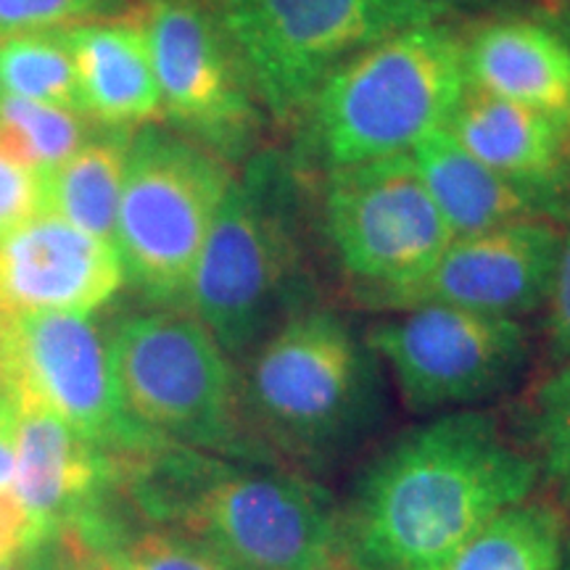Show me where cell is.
Here are the masks:
<instances>
[{"label":"cell","mask_w":570,"mask_h":570,"mask_svg":"<svg viewBox=\"0 0 570 570\" xmlns=\"http://www.w3.org/2000/svg\"><path fill=\"white\" fill-rule=\"evenodd\" d=\"M541 475L489 410L433 415L402 433L356 483L344 515L352 570H439Z\"/></svg>","instance_id":"6da1fadb"},{"label":"cell","mask_w":570,"mask_h":570,"mask_svg":"<svg viewBox=\"0 0 570 570\" xmlns=\"http://www.w3.org/2000/svg\"><path fill=\"white\" fill-rule=\"evenodd\" d=\"M122 487L146 523L202 539L246 570H348L341 508L298 470L167 444Z\"/></svg>","instance_id":"7a4b0ae2"},{"label":"cell","mask_w":570,"mask_h":570,"mask_svg":"<svg viewBox=\"0 0 570 570\" xmlns=\"http://www.w3.org/2000/svg\"><path fill=\"white\" fill-rule=\"evenodd\" d=\"M306 185L294 156L259 148L219 204L185 304L233 360L315 306Z\"/></svg>","instance_id":"3957f363"},{"label":"cell","mask_w":570,"mask_h":570,"mask_svg":"<svg viewBox=\"0 0 570 570\" xmlns=\"http://www.w3.org/2000/svg\"><path fill=\"white\" fill-rule=\"evenodd\" d=\"M468 85L465 35L431 21L375 42L327 77L298 119L294 161L327 173L410 154L449 122Z\"/></svg>","instance_id":"277c9868"},{"label":"cell","mask_w":570,"mask_h":570,"mask_svg":"<svg viewBox=\"0 0 570 570\" xmlns=\"http://www.w3.org/2000/svg\"><path fill=\"white\" fill-rule=\"evenodd\" d=\"M244 362L246 425L269 465L304 473L344 454L373 423L375 354L338 312H298Z\"/></svg>","instance_id":"5b68a950"},{"label":"cell","mask_w":570,"mask_h":570,"mask_svg":"<svg viewBox=\"0 0 570 570\" xmlns=\"http://www.w3.org/2000/svg\"><path fill=\"white\" fill-rule=\"evenodd\" d=\"M119 399L135 425L164 444L269 462L246 425L233 356L185 312L127 317L111 333Z\"/></svg>","instance_id":"8992f818"},{"label":"cell","mask_w":570,"mask_h":570,"mask_svg":"<svg viewBox=\"0 0 570 570\" xmlns=\"http://www.w3.org/2000/svg\"><path fill=\"white\" fill-rule=\"evenodd\" d=\"M233 177L225 159L169 127L135 130L114 246L148 302H185Z\"/></svg>","instance_id":"52a82bcc"},{"label":"cell","mask_w":570,"mask_h":570,"mask_svg":"<svg viewBox=\"0 0 570 570\" xmlns=\"http://www.w3.org/2000/svg\"><path fill=\"white\" fill-rule=\"evenodd\" d=\"M275 127H294L327 77L391 35L444 21L420 0H217Z\"/></svg>","instance_id":"ba28073f"},{"label":"cell","mask_w":570,"mask_h":570,"mask_svg":"<svg viewBox=\"0 0 570 570\" xmlns=\"http://www.w3.org/2000/svg\"><path fill=\"white\" fill-rule=\"evenodd\" d=\"M317 214L354 294L381 312L423 281L454 240L410 154L327 169Z\"/></svg>","instance_id":"9c48e42d"},{"label":"cell","mask_w":570,"mask_h":570,"mask_svg":"<svg viewBox=\"0 0 570 570\" xmlns=\"http://www.w3.org/2000/svg\"><path fill=\"white\" fill-rule=\"evenodd\" d=\"M0 399L51 412L122 468L167 446L125 412L111 338L90 312L0 315Z\"/></svg>","instance_id":"30bf717a"},{"label":"cell","mask_w":570,"mask_h":570,"mask_svg":"<svg viewBox=\"0 0 570 570\" xmlns=\"http://www.w3.org/2000/svg\"><path fill=\"white\" fill-rule=\"evenodd\" d=\"M161 96V122L227 164L259 151L267 111L238 42L209 0H140Z\"/></svg>","instance_id":"8fae6325"},{"label":"cell","mask_w":570,"mask_h":570,"mask_svg":"<svg viewBox=\"0 0 570 570\" xmlns=\"http://www.w3.org/2000/svg\"><path fill=\"white\" fill-rule=\"evenodd\" d=\"M367 346L389 367L415 415L475 410L510 394L531 365L523 320L423 304L370 327Z\"/></svg>","instance_id":"7c38bea8"},{"label":"cell","mask_w":570,"mask_h":570,"mask_svg":"<svg viewBox=\"0 0 570 570\" xmlns=\"http://www.w3.org/2000/svg\"><path fill=\"white\" fill-rule=\"evenodd\" d=\"M560 238L562 223L554 219H518L458 235L436 267L383 312L444 304L515 320L531 315L544 309L550 296Z\"/></svg>","instance_id":"4fadbf2b"},{"label":"cell","mask_w":570,"mask_h":570,"mask_svg":"<svg viewBox=\"0 0 570 570\" xmlns=\"http://www.w3.org/2000/svg\"><path fill=\"white\" fill-rule=\"evenodd\" d=\"M125 283L122 259L109 240L80 230L59 214H40L0 238V315L92 312Z\"/></svg>","instance_id":"5bb4252c"},{"label":"cell","mask_w":570,"mask_h":570,"mask_svg":"<svg viewBox=\"0 0 570 570\" xmlns=\"http://www.w3.org/2000/svg\"><path fill=\"white\" fill-rule=\"evenodd\" d=\"M11 489L46 525L104 508L106 491L122 487V465L51 412L21 410Z\"/></svg>","instance_id":"9a60e30c"},{"label":"cell","mask_w":570,"mask_h":570,"mask_svg":"<svg viewBox=\"0 0 570 570\" xmlns=\"http://www.w3.org/2000/svg\"><path fill=\"white\" fill-rule=\"evenodd\" d=\"M444 127L494 173L570 198V122L566 119L468 82Z\"/></svg>","instance_id":"2e32d148"},{"label":"cell","mask_w":570,"mask_h":570,"mask_svg":"<svg viewBox=\"0 0 570 570\" xmlns=\"http://www.w3.org/2000/svg\"><path fill=\"white\" fill-rule=\"evenodd\" d=\"M410 156L454 238L518 219L562 223L568 217L570 198L544 194L494 173L468 154L446 127L417 140Z\"/></svg>","instance_id":"e0dca14e"},{"label":"cell","mask_w":570,"mask_h":570,"mask_svg":"<svg viewBox=\"0 0 570 570\" xmlns=\"http://www.w3.org/2000/svg\"><path fill=\"white\" fill-rule=\"evenodd\" d=\"M475 88L570 122V40L541 19L494 17L465 35Z\"/></svg>","instance_id":"ac0fdd59"},{"label":"cell","mask_w":570,"mask_h":570,"mask_svg":"<svg viewBox=\"0 0 570 570\" xmlns=\"http://www.w3.org/2000/svg\"><path fill=\"white\" fill-rule=\"evenodd\" d=\"M85 114L98 127L140 130L161 122V96L146 32L132 9L69 27Z\"/></svg>","instance_id":"d6986e66"},{"label":"cell","mask_w":570,"mask_h":570,"mask_svg":"<svg viewBox=\"0 0 570 570\" xmlns=\"http://www.w3.org/2000/svg\"><path fill=\"white\" fill-rule=\"evenodd\" d=\"M132 135L135 130L98 127L80 151L48 175V212L114 244Z\"/></svg>","instance_id":"ffe728a7"},{"label":"cell","mask_w":570,"mask_h":570,"mask_svg":"<svg viewBox=\"0 0 570 570\" xmlns=\"http://www.w3.org/2000/svg\"><path fill=\"white\" fill-rule=\"evenodd\" d=\"M566 512L525 499L497 515L439 570H568Z\"/></svg>","instance_id":"44dd1931"},{"label":"cell","mask_w":570,"mask_h":570,"mask_svg":"<svg viewBox=\"0 0 570 570\" xmlns=\"http://www.w3.org/2000/svg\"><path fill=\"white\" fill-rule=\"evenodd\" d=\"M0 96L51 104L88 117L67 30L19 32L0 38Z\"/></svg>","instance_id":"7402d4cb"},{"label":"cell","mask_w":570,"mask_h":570,"mask_svg":"<svg viewBox=\"0 0 570 570\" xmlns=\"http://www.w3.org/2000/svg\"><path fill=\"white\" fill-rule=\"evenodd\" d=\"M98 130L82 114L0 96V159L51 175Z\"/></svg>","instance_id":"603a6c76"},{"label":"cell","mask_w":570,"mask_h":570,"mask_svg":"<svg viewBox=\"0 0 570 570\" xmlns=\"http://www.w3.org/2000/svg\"><path fill=\"white\" fill-rule=\"evenodd\" d=\"M554 504L570 512V360L552 367L525 410L523 439Z\"/></svg>","instance_id":"cb8c5ba5"},{"label":"cell","mask_w":570,"mask_h":570,"mask_svg":"<svg viewBox=\"0 0 570 570\" xmlns=\"http://www.w3.org/2000/svg\"><path fill=\"white\" fill-rule=\"evenodd\" d=\"M109 552L117 570H246L202 539L151 523L135 533L119 529Z\"/></svg>","instance_id":"d4e9b609"},{"label":"cell","mask_w":570,"mask_h":570,"mask_svg":"<svg viewBox=\"0 0 570 570\" xmlns=\"http://www.w3.org/2000/svg\"><path fill=\"white\" fill-rule=\"evenodd\" d=\"M127 0H0V38L19 32L69 30L119 17Z\"/></svg>","instance_id":"484cf974"},{"label":"cell","mask_w":570,"mask_h":570,"mask_svg":"<svg viewBox=\"0 0 570 570\" xmlns=\"http://www.w3.org/2000/svg\"><path fill=\"white\" fill-rule=\"evenodd\" d=\"M544 354L550 370L570 360V206L562 219L558 265L544 304Z\"/></svg>","instance_id":"4316f807"},{"label":"cell","mask_w":570,"mask_h":570,"mask_svg":"<svg viewBox=\"0 0 570 570\" xmlns=\"http://www.w3.org/2000/svg\"><path fill=\"white\" fill-rule=\"evenodd\" d=\"M48 214V175L0 159V238Z\"/></svg>","instance_id":"83f0119b"},{"label":"cell","mask_w":570,"mask_h":570,"mask_svg":"<svg viewBox=\"0 0 570 570\" xmlns=\"http://www.w3.org/2000/svg\"><path fill=\"white\" fill-rule=\"evenodd\" d=\"M51 531L24 508L13 489H0V566L24 560Z\"/></svg>","instance_id":"f1b7e54d"},{"label":"cell","mask_w":570,"mask_h":570,"mask_svg":"<svg viewBox=\"0 0 570 570\" xmlns=\"http://www.w3.org/2000/svg\"><path fill=\"white\" fill-rule=\"evenodd\" d=\"M420 3H425L431 11H436L441 19H449V17H458V13L489 9L494 0H420Z\"/></svg>","instance_id":"f546056e"},{"label":"cell","mask_w":570,"mask_h":570,"mask_svg":"<svg viewBox=\"0 0 570 570\" xmlns=\"http://www.w3.org/2000/svg\"><path fill=\"white\" fill-rule=\"evenodd\" d=\"M0 570H27V566H24V560H17V562H11V566H0Z\"/></svg>","instance_id":"4dcf8cb0"},{"label":"cell","mask_w":570,"mask_h":570,"mask_svg":"<svg viewBox=\"0 0 570 570\" xmlns=\"http://www.w3.org/2000/svg\"><path fill=\"white\" fill-rule=\"evenodd\" d=\"M566 6H568V11H570V0H566Z\"/></svg>","instance_id":"1f68e13d"},{"label":"cell","mask_w":570,"mask_h":570,"mask_svg":"<svg viewBox=\"0 0 570 570\" xmlns=\"http://www.w3.org/2000/svg\"><path fill=\"white\" fill-rule=\"evenodd\" d=\"M209 3H217V0H209Z\"/></svg>","instance_id":"d6a6232c"},{"label":"cell","mask_w":570,"mask_h":570,"mask_svg":"<svg viewBox=\"0 0 570 570\" xmlns=\"http://www.w3.org/2000/svg\"><path fill=\"white\" fill-rule=\"evenodd\" d=\"M348 570H352V568H348Z\"/></svg>","instance_id":"836d02e7"}]
</instances>
